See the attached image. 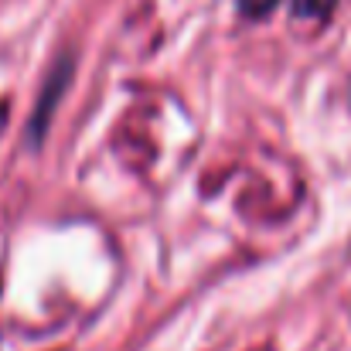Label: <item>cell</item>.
<instances>
[{
    "label": "cell",
    "mask_w": 351,
    "mask_h": 351,
    "mask_svg": "<svg viewBox=\"0 0 351 351\" xmlns=\"http://www.w3.org/2000/svg\"><path fill=\"white\" fill-rule=\"evenodd\" d=\"M338 0H293V14L304 21H324Z\"/></svg>",
    "instance_id": "6da1fadb"
},
{
    "label": "cell",
    "mask_w": 351,
    "mask_h": 351,
    "mask_svg": "<svg viewBox=\"0 0 351 351\" xmlns=\"http://www.w3.org/2000/svg\"><path fill=\"white\" fill-rule=\"evenodd\" d=\"M276 3H280V0H239V10H242L245 17H266Z\"/></svg>",
    "instance_id": "7a4b0ae2"
}]
</instances>
